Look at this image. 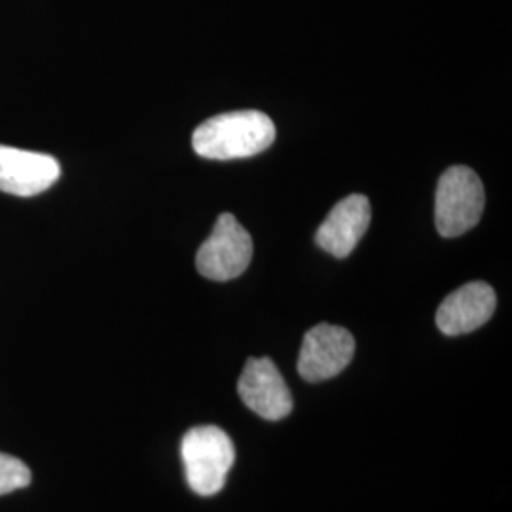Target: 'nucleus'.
<instances>
[{
	"instance_id": "f257e3e1",
	"label": "nucleus",
	"mask_w": 512,
	"mask_h": 512,
	"mask_svg": "<svg viewBox=\"0 0 512 512\" xmlns=\"http://www.w3.org/2000/svg\"><path fill=\"white\" fill-rule=\"evenodd\" d=\"M274 139V122L264 112L238 110L205 120L192 135V147L202 158L224 162L256 156Z\"/></svg>"
},
{
	"instance_id": "f03ea898",
	"label": "nucleus",
	"mask_w": 512,
	"mask_h": 512,
	"mask_svg": "<svg viewBox=\"0 0 512 512\" xmlns=\"http://www.w3.org/2000/svg\"><path fill=\"white\" fill-rule=\"evenodd\" d=\"M181 454L188 486L202 497L219 494L236 459L232 439L215 425L192 427L184 435Z\"/></svg>"
},
{
	"instance_id": "7ed1b4c3",
	"label": "nucleus",
	"mask_w": 512,
	"mask_h": 512,
	"mask_svg": "<svg viewBox=\"0 0 512 512\" xmlns=\"http://www.w3.org/2000/svg\"><path fill=\"white\" fill-rule=\"evenodd\" d=\"M484 202V186L473 169L454 165L444 171L435 196V224L440 236L458 238L475 228Z\"/></svg>"
},
{
	"instance_id": "20e7f679",
	"label": "nucleus",
	"mask_w": 512,
	"mask_h": 512,
	"mask_svg": "<svg viewBox=\"0 0 512 512\" xmlns=\"http://www.w3.org/2000/svg\"><path fill=\"white\" fill-rule=\"evenodd\" d=\"M253 258V239L232 213H222L211 236L196 256L198 272L213 281H230L247 270Z\"/></svg>"
},
{
	"instance_id": "39448f33",
	"label": "nucleus",
	"mask_w": 512,
	"mask_h": 512,
	"mask_svg": "<svg viewBox=\"0 0 512 512\" xmlns=\"http://www.w3.org/2000/svg\"><path fill=\"white\" fill-rule=\"evenodd\" d=\"M355 340L349 330L321 323L308 330L298 355V374L311 384L338 376L351 363Z\"/></svg>"
},
{
	"instance_id": "423d86ee",
	"label": "nucleus",
	"mask_w": 512,
	"mask_h": 512,
	"mask_svg": "<svg viewBox=\"0 0 512 512\" xmlns=\"http://www.w3.org/2000/svg\"><path fill=\"white\" fill-rule=\"evenodd\" d=\"M238 393L260 418L279 421L293 412V395L272 359H247L239 376Z\"/></svg>"
},
{
	"instance_id": "0eeeda50",
	"label": "nucleus",
	"mask_w": 512,
	"mask_h": 512,
	"mask_svg": "<svg viewBox=\"0 0 512 512\" xmlns=\"http://www.w3.org/2000/svg\"><path fill=\"white\" fill-rule=\"evenodd\" d=\"M61 177V165L50 154L0 145V192L31 198L46 192Z\"/></svg>"
},
{
	"instance_id": "6e6552de",
	"label": "nucleus",
	"mask_w": 512,
	"mask_h": 512,
	"mask_svg": "<svg viewBox=\"0 0 512 512\" xmlns=\"http://www.w3.org/2000/svg\"><path fill=\"white\" fill-rule=\"evenodd\" d=\"M495 291L484 281H473L448 294L437 311V325L446 336L480 329L494 315Z\"/></svg>"
},
{
	"instance_id": "1a4fd4ad",
	"label": "nucleus",
	"mask_w": 512,
	"mask_h": 512,
	"mask_svg": "<svg viewBox=\"0 0 512 512\" xmlns=\"http://www.w3.org/2000/svg\"><path fill=\"white\" fill-rule=\"evenodd\" d=\"M370 226V202L363 194H353L336 203L319 226L317 245L336 258H346L353 253L357 243Z\"/></svg>"
},
{
	"instance_id": "9d476101",
	"label": "nucleus",
	"mask_w": 512,
	"mask_h": 512,
	"mask_svg": "<svg viewBox=\"0 0 512 512\" xmlns=\"http://www.w3.org/2000/svg\"><path fill=\"white\" fill-rule=\"evenodd\" d=\"M31 469L18 458L0 452V495L12 494L31 484Z\"/></svg>"
}]
</instances>
